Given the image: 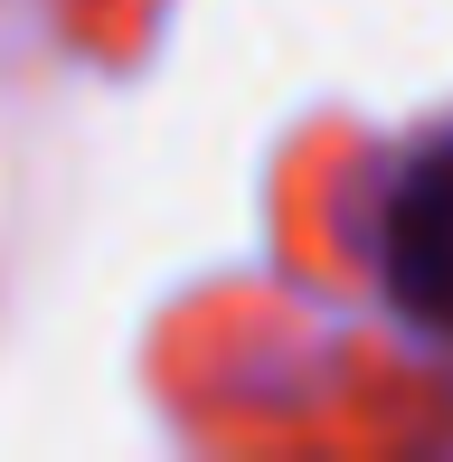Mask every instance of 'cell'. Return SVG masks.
<instances>
[{
    "mask_svg": "<svg viewBox=\"0 0 453 462\" xmlns=\"http://www.w3.org/2000/svg\"><path fill=\"white\" fill-rule=\"evenodd\" d=\"M378 283L406 321L453 330V142L416 152L378 217Z\"/></svg>",
    "mask_w": 453,
    "mask_h": 462,
    "instance_id": "6da1fadb",
    "label": "cell"
}]
</instances>
